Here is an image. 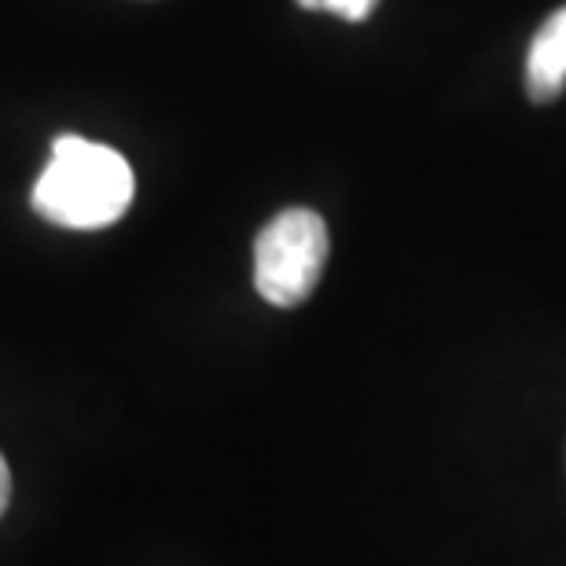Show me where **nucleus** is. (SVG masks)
<instances>
[{
	"instance_id": "nucleus-1",
	"label": "nucleus",
	"mask_w": 566,
	"mask_h": 566,
	"mask_svg": "<svg viewBox=\"0 0 566 566\" xmlns=\"http://www.w3.org/2000/svg\"><path fill=\"white\" fill-rule=\"evenodd\" d=\"M133 202V169L118 151L82 137H60L33 188L41 218L63 229H107Z\"/></svg>"
},
{
	"instance_id": "nucleus-2",
	"label": "nucleus",
	"mask_w": 566,
	"mask_h": 566,
	"mask_svg": "<svg viewBox=\"0 0 566 566\" xmlns=\"http://www.w3.org/2000/svg\"><path fill=\"white\" fill-rule=\"evenodd\" d=\"M327 224L316 210L291 207L265 224L254 243V287L265 302L280 310H294L316 291L324 276Z\"/></svg>"
},
{
	"instance_id": "nucleus-3",
	"label": "nucleus",
	"mask_w": 566,
	"mask_h": 566,
	"mask_svg": "<svg viewBox=\"0 0 566 566\" xmlns=\"http://www.w3.org/2000/svg\"><path fill=\"white\" fill-rule=\"evenodd\" d=\"M566 88V8L548 15L526 55V96L548 104Z\"/></svg>"
},
{
	"instance_id": "nucleus-4",
	"label": "nucleus",
	"mask_w": 566,
	"mask_h": 566,
	"mask_svg": "<svg viewBox=\"0 0 566 566\" xmlns=\"http://www.w3.org/2000/svg\"><path fill=\"white\" fill-rule=\"evenodd\" d=\"M298 4L310 11H332V15L346 19V22H360L376 11L379 0H298Z\"/></svg>"
},
{
	"instance_id": "nucleus-5",
	"label": "nucleus",
	"mask_w": 566,
	"mask_h": 566,
	"mask_svg": "<svg viewBox=\"0 0 566 566\" xmlns=\"http://www.w3.org/2000/svg\"><path fill=\"white\" fill-rule=\"evenodd\" d=\"M8 501H11V474H8V460L0 457V515H4Z\"/></svg>"
}]
</instances>
